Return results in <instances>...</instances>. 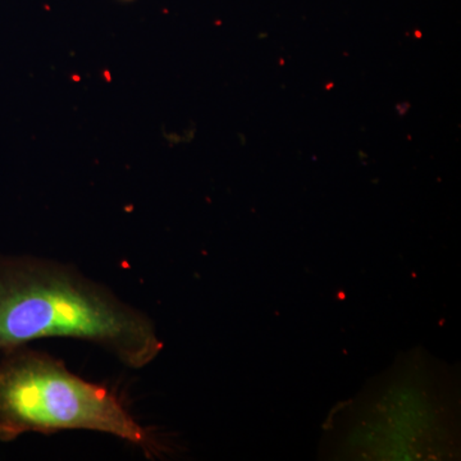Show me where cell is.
<instances>
[{"label":"cell","mask_w":461,"mask_h":461,"mask_svg":"<svg viewBox=\"0 0 461 461\" xmlns=\"http://www.w3.org/2000/svg\"><path fill=\"white\" fill-rule=\"evenodd\" d=\"M83 339L144 368L162 339L147 314L75 267L33 257H0V350L35 339Z\"/></svg>","instance_id":"6da1fadb"},{"label":"cell","mask_w":461,"mask_h":461,"mask_svg":"<svg viewBox=\"0 0 461 461\" xmlns=\"http://www.w3.org/2000/svg\"><path fill=\"white\" fill-rule=\"evenodd\" d=\"M60 430L114 436L148 457L165 450L107 387L78 377L56 357L25 346L5 353L0 362V441Z\"/></svg>","instance_id":"7a4b0ae2"}]
</instances>
